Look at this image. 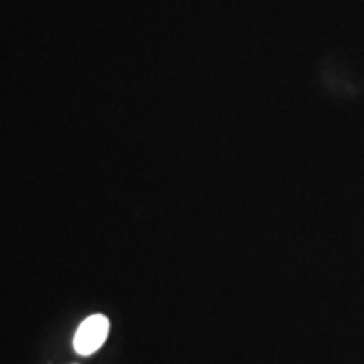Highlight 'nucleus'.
Wrapping results in <instances>:
<instances>
[{"label": "nucleus", "instance_id": "obj_1", "mask_svg": "<svg viewBox=\"0 0 364 364\" xmlns=\"http://www.w3.org/2000/svg\"><path fill=\"white\" fill-rule=\"evenodd\" d=\"M110 331V322L103 314H95L81 322L73 339V348L80 356H91L105 344Z\"/></svg>", "mask_w": 364, "mask_h": 364}]
</instances>
